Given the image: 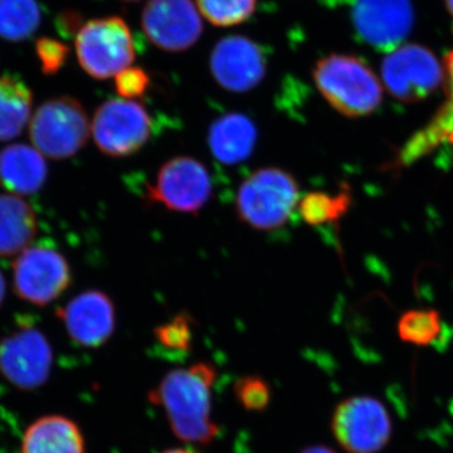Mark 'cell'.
Segmentation results:
<instances>
[{
	"mask_svg": "<svg viewBox=\"0 0 453 453\" xmlns=\"http://www.w3.org/2000/svg\"><path fill=\"white\" fill-rule=\"evenodd\" d=\"M216 375L213 365L198 363L170 372L151 390V403L163 408L179 440L208 445L219 434V426L211 419V387Z\"/></svg>",
	"mask_w": 453,
	"mask_h": 453,
	"instance_id": "obj_1",
	"label": "cell"
},
{
	"mask_svg": "<svg viewBox=\"0 0 453 453\" xmlns=\"http://www.w3.org/2000/svg\"><path fill=\"white\" fill-rule=\"evenodd\" d=\"M316 88L335 111L347 118H365L380 107L383 86L362 58L333 53L316 62Z\"/></svg>",
	"mask_w": 453,
	"mask_h": 453,
	"instance_id": "obj_2",
	"label": "cell"
},
{
	"mask_svg": "<svg viewBox=\"0 0 453 453\" xmlns=\"http://www.w3.org/2000/svg\"><path fill=\"white\" fill-rule=\"evenodd\" d=\"M299 204V184L286 170H256L238 188L235 213L256 231H273L290 219Z\"/></svg>",
	"mask_w": 453,
	"mask_h": 453,
	"instance_id": "obj_3",
	"label": "cell"
},
{
	"mask_svg": "<svg viewBox=\"0 0 453 453\" xmlns=\"http://www.w3.org/2000/svg\"><path fill=\"white\" fill-rule=\"evenodd\" d=\"M74 46L82 70L100 81L118 76L135 61L133 35L120 17L89 20L77 32Z\"/></svg>",
	"mask_w": 453,
	"mask_h": 453,
	"instance_id": "obj_4",
	"label": "cell"
},
{
	"mask_svg": "<svg viewBox=\"0 0 453 453\" xmlns=\"http://www.w3.org/2000/svg\"><path fill=\"white\" fill-rule=\"evenodd\" d=\"M88 115L76 98H50L33 115L29 136L35 148L53 160L73 157L88 142Z\"/></svg>",
	"mask_w": 453,
	"mask_h": 453,
	"instance_id": "obj_5",
	"label": "cell"
},
{
	"mask_svg": "<svg viewBox=\"0 0 453 453\" xmlns=\"http://www.w3.org/2000/svg\"><path fill=\"white\" fill-rule=\"evenodd\" d=\"M381 77L390 96L414 104L431 96L443 83V65L421 44H404L384 57Z\"/></svg>",
	"mask_w": 453,
	"mask_h": 453,
	"instance_id": "obj_6",
	"label": "cell"
},
{
	"mask_svg": "<svg viewBox=\"0 0 453 453\" xmlns=\"http://www.w3.org/2000/svg\"><path fill=\"white\" fill-rule=\"evenodd\" d=\"M150 115L142 104L112 98L98 106L92 119V136L101 153L127 157L144 148L151 136Z\"/></svg>",
	"mask_w": 453,
	"mask_h": 453,
	"instance_id": "obj_7",
	"label": "cell"
},
{
	"mask_svg": "<svg viewBox=\"0 0 453 453\" xmlns=\"http://www.w3.org/2000/svg\"><path fill=\"white\" fill-rule=\"evenodd\" d=\"M211 196L210 172L192 157L168 160L146 189L149 202L179 213H198L210 202Z\"/></svg>",
	"mask_w": 453,
	"mask_h": 453,
	"instance_id": "obj_8",
	"label": "cell"
},
{
	"mask_svg": "<svg viewBox=\"0 0 453 453\" xmlns=\"http://www.w3.org/2000/svg\"><path fill=\"white\" fill-rule=\"evenodd\" d=\"M333 434L349 453H377L392 436L388 411L372 396H351L336 407Z\"/></svg>",
	"mask_w": 453,
	"mask_h": 453,
	"instance_id": "obj_9",
	"label": "cell"
},
{
	"mask_svg": "<svg viewBox=\"0 0 453 453\" xmlns=\"http://www.w3.org/2000/svg\"><path fill=\"white\" fill-rule=\"evenodd\" d=\"M71 280L67 259L46 244L25 250L14 262V291L19 299L33 305L46 306L58 299Z\"/></svg>",
	"mask_w": 453,
	"mask_h": 453,
	"instance_id": "obj_10",
	"label": "cell"
},
{
	"mask_svg": "<svg viewBox=\"0 0 453 453\" xmlns=\"http://www.w3.org/2000/svg\"><path fill=\"white\" fill-rule=\"evenodd\" d=\"M142 26L148 40L166 52L192 49L203 33L201 13L193 0H149Z\"/></svg>",
	"mask_w": 453,
	"mask_h": 453,
	"instance_id": "obj_11",
	"label": "cell"
},
{
	"mask_svg": "<svg viewBox=\"0 0 453 453\" xmlns=\"http://www.w3.org/2000/svg\"><path fill=\"white\" fill-rule=\"evenodd\" d=\"M351 22L360 40L378 50H393L413 28L411 0H353Z\"/></svg>",
	"mask_w": 453,
	"mask_h": 453,
	"instance_id": "obj_12",
	"label": "cell"
},
{
	"mask_svg": "<svg viewBox=\"0 0 453 453\" xmlns=\"http://www.w3.org/2000/svg\"><path fill=\"white\" fill-rule=\"evenodd\" d=\"M211 73L226 91L243 94L257 88L267 73L264 47L246 35H228L214 46Z\"/></svg>",
	"mask_w": 453,
	"mask_h": 453,
	"instance_id": "obj_13",
	"label": "cell"
},
{
	"mask_svg": "<svg viewBox=\"0 0 453 453\" xmlns=\"http://www.w3.org/2000/svg\"><path fill=\"white\" fill-rule=\"evenodd\" d=\"M49 340L35 327H20L0 342V372L18 388H38L49 380L52 366Z\"/></svg>",
	"mask_w": 453,
	"mask_h": 453,
	"instance_id": "obj_14",
	"label": "cell"
},
{
	"mask_svg": "<svg viewBox=\"0 0 453 453\" xmlns=\"http://www.w3.org/2000/svg\"><path fill=\"white\" fill-rule=\"evenodd\" d=\"M57 314L73 342L81 347H101L115 332V306L103 291L82 292Z\"/></svg>",
	"mask_w": 453,
	"mask_h": 453,
	"instance_id": "obj_15",
	"label": "cell"
},
{
	"mask_svg": "<svg viewBox=\"0 0 453 453\" xmlns=\"http://www.w3.org/2000/svg\"><path fill=\"white\" fill-rule=\"evenodd\" d=\"M49 174L43 155L26 144H13L0 151V186L18 196L40 192Z\"/></svg>",
	"mask_w": 453,
	"mask_h": 453,
	"instance_id": "obj_16",
	"label": "cell"
},
{
	"mask_svg": "<svg viewBox=\"0 0 453 453\" xmlns=\"http://www.w3.org/2000/svg\"><path fill=\"white\" fill-rule=\"evenodd\" d=\"M208 142L219 163H243L251 157L257 142V127L244 113H226L211 124Z\"/></svg>",
	"mask_w": 453,
	"mask_h": 453,
	"instance_id": "obj_17",
	"label": "cell"
},
{
	"mask_svg": "<svg viewBox=\"0 0 453 453\" xmlns=\"http://www.w3.org/2000/svg\"><path fill=\"white\" fill-rule=\"evenodd\" d=\"M37 234V219L28 203L17 196L0 195V257L28 249Z\"/></svg>",
	"mask_w": 453,
	"mask_h": 453,
	"instance_id": "obj_18",
	"label": "cell"
},
{
	"mask_svg": "<svg viewBox=\"0 0 453 453\" xmlns=\"http://www.w3.org/2000/svg\"><path fill=\"white\" fill-rule=\"evenodd\" d=\"M83 449L81 431L73 421L49 416L27 429L22 453H83Z\"/></svg>",
	"mask_w": 453,
	"mask_h": 453,
	"instance_id": "obj_19",
	"label": "cell"
},
{
	"mask_svg": "<svg viewBox=\"0 0 453 453\" xmlns=\"http://www.w3.org/2000/svg\"><path fill=\"white\" fill-rule=\"evenodd\" d=\"M33 94L16 77H0V142L16 139L32 113Z\"/></svg>",
	"mask_w": 453,
	"mask_h": 453,
	"instance_id": "obj_20",
	"label": "cell"
},
{
	"mask_svg": "<svg viewBox=\"0 0 453 453\" xmlns=\"http://www.w3.org/2000/svg\"><path fill=\"white\" fill-rule=\"evenodd\" d=\"M42 23L37 0H0V38L22 42L31 38Z\"/></svg>",
	"mask_w": 453,
	"mask_h": 453,
	"instance_id": "obj_21",
	"label": "cell"
},
{
	"mask_svg": "<svg viewBox=\"0 0 453 453\" xmlns=\"http://www.w3.org/2000/svg\"><path fill=\"white\" fill-rule=\"evenodd\" d=\"M351 196L349 190H340L338 195L325 192H311L299 203L301 217L310 226H323L342 219L350 207Z\"/></svg>",
	"mask_w": 453,
	"mask_h": 453,
	"instance_id": "obj_22",
	"label": "cell"
},
{
	"mask_svg": "<svg viewBox=\"0 0 453 453\" xmlns=\"http://www.w3.org/2000/svg\"><path fill=\"white\" fill-rule=\"evenodd\" d=\"M442 333V320L434 310H411L399 319V338L418 347L434 344Z\"/></svg>",
	"mask_w": 453,
	"mask_h": 453,
	"instance_id": "obj_23",
	"label": "cell"
},
{
	"mask_svg": "<svg viewBox=\"0 0 453 453\" xmlns=\"http://www.w3.org/2000/svg\"><path fill=\"white\" fill-rule=\"evenodd\" d=\"M199 13L217 27L241 25L252 17L257 0H196Z\"/></svg>",
	"mask_w": 453,
	"mask_h": 453,
	"instance_id": "obj_24",
	"label": "cell"
},
{
	"mask_svg": "<svg viewBox=\"0 0 453 453\" xmlns=\"http://www.w3.org/2000/svg\"><path fill=\"white\" fill-rule=\"evenodd\" d=\"M160 344L172 350H187L192 342V325L187 315H179L155 330Z\"/></svg>",
	"mask_w": 453,
	"mask_h": 453,
	"instance_id": "obj_25",
	"label": "cell"
},
{
	"mask_svg": "<svg viewBox=\"0 0 453 453\" xmlns=\"http://www.w3.org/2000/svg\"><path fill=\"white\" fill-rule=\"evenodd\" d=\"M35 53L44 74H55L64 67L70 55V47L53 38L43 37L35 42Z\"/></svg>",
	"mask_w": 453,
	"mask_h": 453,
	"instance_id": "obj_26",
	"label": "cell"
},
{
	"mask_svg": "<svg viewBox=\"0 0 453 453\" xmlns=\"http://www.w3.org/2000/svg\"><path fill=\"white\" fill-rule=\"evenodd\" d=\"M150 86V77L140 67H129L115 76V88L125 100L142 98Z\"/></svg>",
	"mask_w": 453,
	"mask_h": 453,
	"instance_id": "obj_27",
	"label": "cell"
},
{
	"mask_svg": "<svg viewBox=\"0 0 453 453\" xmlns=\"http://www.w3.org/2000/svg\"><path fill=\"white\" fill-rule=\"evenodd\" d=\"M235 395L241 403L250 411H261L270 402V390L259 378H243L235 386Z\"/></svg>",
	"mask_w": 453,
	"mask_h": 453,
	"instance_id": "obj_28",
	"label": "cell"
},
{
	"mask_svg": "<svg viewBox=\"0 0 453 453\" xmlns=\"http://www.w3.org/2000/svg\"><path fill=\"white\" fill-rule=\"evenodd\" d=\"M443 85H445L447 101L443 107L453 116V50L443 62Z\"/></svg>",
	"mask_w": 453,
	"mask_h": 453,
	"instance_id": "obj_29",
	"label": "cell"
},
{
	"mask_svg": "<svg viewBox=\"0 0 453 453\" xmlns=\"http://www.w3.org/2000/svg\"><path fill=\"white\" fill-rule=\"evenodd\" d=\"M80 14L74 12H68V13H62L58 18V29L62 35H70L73 31H80L79 26L81 22Z\"/></svg>",
	"mask_w": 453,
	"mask_h": 453,
	"instance_id": "obj_30",
	"label": "cell"
},
{
	"mask_svg": "<svg viewBox=\"0 0 453 453\" xmlns=\"http://www.w3.org/2000/svg\"><path fill=\"white\" fill-rule=\"evenodd\" d=\"M303 453H336L332 449L326 446H311L303 449Z\"/></svg>",
	"mask_w": 453,
	"mask_h": 453,
	"instance_id": "obj_31",
	"label": "cell"
},
{
	"mask_svg": "<svg viewBox=\"0 0 453 453\" xmlns=\"http://www.w3.org/2000/svg\"><path fill=\"white\" fill-rule=\"evenodd\" d=\"M5 292H7V286H5L4 276H3L2 271H0V306H2L3 301H4Z\"/></svg>",
	"mask_w": 453,
	"mask_h": 453,
	"instance_id": "obj_32",
	"label": "cell"
},
{
	"mask_svg": "<svg viewBox=\"0 0 453 453\" xmlns=\"http://www.w3.org/2000/svg\"><path fill=\"white\" fill-rule=\"evenodd\" d=\"M163 453H195V452L189 451V449H169V451H165Z\"/></svg>",
	"mask_w": 453,
	"mask_h": 453,
	"instance_id": "obj_33",
	"label": "cell"
},
{
	"mask_svg": "<svg viewBox=\"0 0 453 453\" xmlns=\"http://www.w3.org/2000/svg\"><path fill=\"white\" fill-rule=\"evenodd\" d=\"M445 3L447 9H449V13H451L453 17V0H445Z\"/></svg>",
	"mask_w": 453,
	"mask_h": 453,
	"instance_id": "obj_34",
	"label": "cell"
},
{
	"mask_svg": "<svg viewBox=\"0 0 453 453\" xmlns=\"http://www.w3.org/2000/svg\"><path fill=\"white\" fill-rule=\"evenodd\" d=\"M121 2L135 3V2H140V0H121Z\"/></svg>",
	"mask_w": 453,
	"mask_h": 453,
	"instance_id": "obj_35",
	"label": "cell"
}]
</instances>
